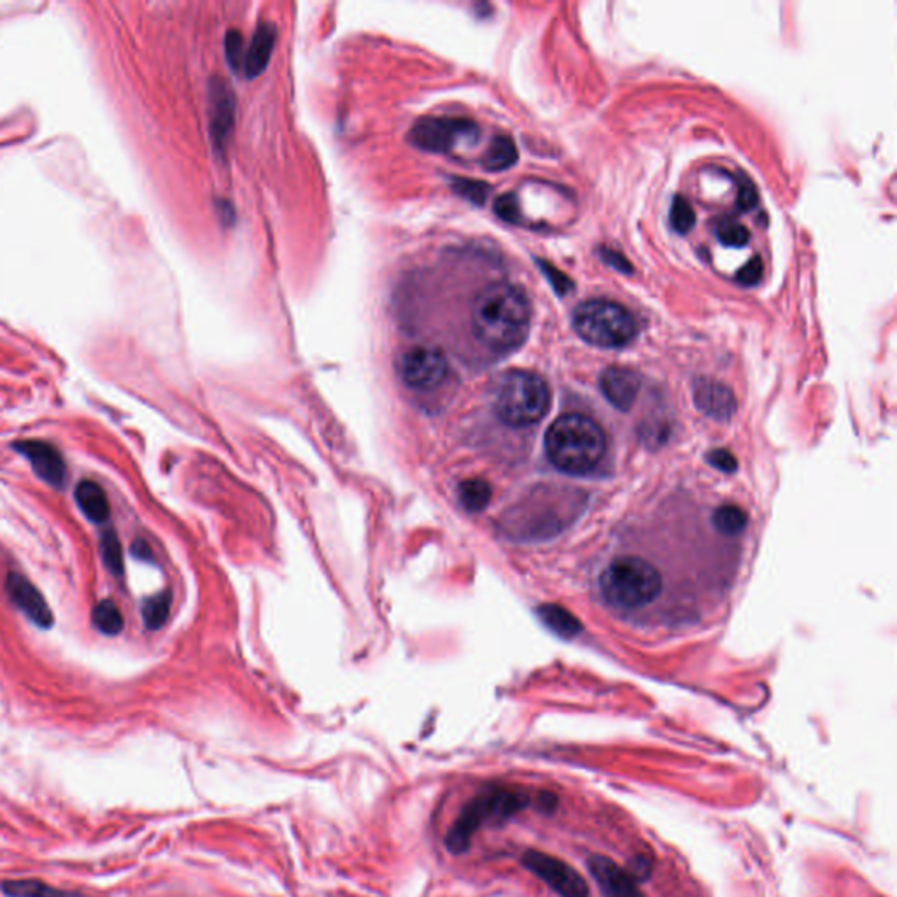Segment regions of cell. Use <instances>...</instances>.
<instances>
[{
  "label": "cell",
  "instance_id": "obj_28",
  "mask_svg": "<svg viewBox=\"0 0 897 897\" xmlns=\"http://www.w3.org/2000/svg\"><path fill=\"white\" fill-rule=\"evenodd\" d=\"M244 55H245V49H244L243 34L239 30H230L226 35V56H228V62L234 69L241 67Z\"/></svg>",
  "mask_w": 897,
  "mask_h": 897
},
{
  "label": "cell",
  "instance_id": "obj_32",
  "mask_svg": "<svg viewBox=\"0 0 897 897\" xmlns=\"http://www.w3.org/2000/svg\"><path fill=\"white\" fill-rule=\"evenodd\" d=\"M708 461L717 466L719 470L723 472H734L738 463L734 460V456L729 453V451H724V449H715L708 454Z\"/></svg>",
  "mask_w": 897,
  "mask_h": 897
},
{
  "label": "cell",
  "instance_id": "obj_3",
  "mask_svg": "<svg viewBox=\"0 0 897 897\" xmlns=\"http://www.w3.org/2000/svg\"><path fill=\"white\" fill-rule=\"evenodd\" d=\"M598 585L606 606L631 613L654 603L661 594L663 579L659 568L649 559L624 554L606 563Z\"/></svg>",
  "mask_w": 897,
  "mask_h": 897
},
{
  "label": "cell",
  "instance_id": "obj_21",
  "mask_svg": "<svg viewBox=\"0 0 897 897\" xmlns=\"http://www.w3.org/2000/svg\"><path fill=\"white\" fill-rule=\"evenodd\" d=\"M713 526L717 532L728 536L740 534L747 526V513L738 505H723L713 512Z\"/></svg>",
  "mask_w": 897,
  "mask_h": 897
},
{
  "label": "cell",
  "instance_id": "obj_22",
  "mask_svg": "<svg viewBox=\"0 0 897 897\" xmlns=\"http://www.w3.org/2000/svg\"><path fill=\"white\" fill-rule=\"evenodd\" d=\"M491 500V485L483 479L464 481L460 487V502L470 512H481Z\"/></svg>",
  "mask_w": 897,
  "mask_h": 897
},
{
  "label": "cell",
  "instance_id": "obj_20",
  "mask_svg": "<svg viewBox=\"0 0 897 897\" xmlns=\"http://www.w3.org/2000/svg\"><path fill=\"white\" fill-rule=\"evenodd\" d=\"M92 621L102 634L107 636H116L123 630V615L118 605L111 600H102L98 602L94 612H92Z\"/></svg>",
  "mask_w": 897,
  "mask_h": 897
},
{
  "label": "cell",
  "instance_id": "obj_13",
  "mask_svg": "<svg viewBox=\"0 0 897 897\" xmlns=\"http://www.w3.org/2000/svg\"><path fill=\"white\" fill-rule=\"evenodd\" d=\"M600 388L615 409L628 413L640 393V377L626 366H608L600 377Z\"/></svg>",
  "mask_w": 897,
  "mask_h": 897
},
{
  "label": "cell",
  "instance_id": "obj_2",
  "mask_svg": "<svg viewBox=\"0 0 897 897\" xmlns=\"http://www.w3.org/2000/svg\"><path fill=\"white\" fill-rule=\"evenodd\" d=\"M608 440L598 421L583 414H564L545 434L551 463L564 473L587 475L605 458Z\"/></svg>",
  "mask_w": 897,
  "mask_h": 897
},
{
  "label": "cell",
  "instance_id": "obj_10",
  "mask_svg": "<svg viewBox=\"0 0 897 897\" xmlns=\"http://www.w3.org/2000/svg\"><path fill=\"white\" fill-rule=\"evenodd\" d=\"M13 447L26 458L35 475L53 487H62L67 481V464L62 453L45 440H18Z\"/></svg>",
  "mask_w": 897,
  "mask_h": 897
},
{
  "label": "cell",
  "instance_id": "obj_24",
  "mask_svg": "<svg viewBox=\"0 0 897 897\" xmlns=\"http://www.w3.org/2000/svg\"><path fill=\"white\" fill-rule=\"evenodd\" d=\"M141 613H143L145 624H146L149 630H160L167 623V619H169V593H162V594H156L153 598H147L146 602L143 603Z\"/></svg>",
  "mask_w": 897,
  "mask_h": 897
},
{
  "label": "cell",
  "instance_id": "obj_26",
  "mask_svg": "<svg viewBox=\"0 0 897 897\" xmlns=\"http://www.w3.org/2000/svg\"><path fill=\"white\" fill-rule=\"evenodd\" d=\"M540 617L549 628H553L563 636H573L579 630L577 621L566 610L558 606H542Z\"/></svg>",
  "mask_w": 897,
  "mask_h": 897
},
{
  "label": "cell",
  "instance_id": "obj_11",
  "mask_svg": "<svg viewBox=\"0 0 897 897\" xmlns=\"http://www.w3.org/2000/svg\"><path fill=\"white\" fill-rule=\"evenodd\" d=\"M587 868L603 897H647L630 870L619 866L605 855L589 857Z\"/></svg>",
  "mask_w": 897,
  "mask_h": 897
},
{
  "label": "cell",
  "instance_id": "obj_18",
  "mask_svg": "<svg viewBox=\"0 0 897 897\" xmlns=\"http://www.w3.org/2000/svg\"><path fill=\"white\" fill-rule=\"evenodd\" d=\"M0 891L5 897H85L41 880H7L0 885Z\"/></svg>",
  "mask_w": 897,
  "mask_h": 897
},
{
  "label": "cell",
  "instance_id": "obj_5",
  "mask_svg": "<svg viewBox=\"0 0 897 897\" xmlns=\"http://www.w3.org/2000/svg\"><path fill=\"white\" fill-rule=\"evenodd\" d=\"M551 405L547 383L533 372L510 370L502 375L496 389V414L512 428H526L540 423Z\"/></svg>",
  "mask_w": 897,
  "mask_h": 897
},
{
  "label": "cell",
  "instance_id": "obj_16",
  "mask_svg": "<svg viewBox=\"0 0 897 897\" xmlns=\"http://www.w3.org/2000/svg\"><path fill=\"white\" fill-rule=\"evenodd\" d=\"M275 26L270 24L258 25L254 37L244 55V71L249 77H256L265 71L275 46Z\"/></svg>",
  "mask_w": 897,
  "mask_h": 897
},
{
  "label": "cell",
  "instance_id": "obj_4",
  "mask_svg": "<svg viewBox=\"0 0 897 897\" xmlns=\"http://www.w3.org/2000/svg\"><path fill=\"white\" fill-rule=\"evenodd\" d=\"M532 798L523 789L512 787H487L473 800L468 801L460 817L445 834V847L453 855H461L470 849L475 832L487 824H502L512 819L517 812L524 810Z\"/></svg>",
  "mask_w": 897,
  "mask_h": 897
},
{
  "label": "cell",
  "instance_id": "obj_23",
  "mask_svg": "<svg viewBox=\"0 0 897 897\" xmlns=\"http://www.w3.org/2000/svg\"><path fill=\"white\" fill-rule=\"evenodd\" d=\"M100 554H102L107 570L113 575L122 577L123 570H125L123 549L120 538L115 530H105L104 533L100 534Z\"/></svg>",
  "mask_w": 897,
  "mask_h": 897
},
{
  "label": "cell",
  "instance_id": "obj_25",
  "mask_svg": "<svg viewBox=\"0 0 897 897\" xmlns=\"http://www.w3.org/2000/svg\"><path fill=\"white\" fill-rule=\"evenodd\" d=\"M715 235L721 243L729 247H742L749 244L751 232L747 226H743L738 219L721 218L715 223Z\"/></svg>",
  "mask_w": 897,
  "mask_h": 897
},
{
  "label": "cell",
  "instance_id": "obj_15",
  "mask_svg": "<svg viewBox=\"0 0 897 897\" xmlns=\"http://www.w3.org/2000/svg\"><path fill=\"white\" fill-rule=\"evenodd\" d=\"M234 116H235V102L234 95L230 94L226 83L216 81L211 85V134L214 139V145L223 149L230 132L234 128Z\"/></svg>",
  "mask_w": 897,
  "mask_h": 897
},
{
  "label": "cell",
  "instance_id": "obj_7",
  "mask_svg": "<svg viewBox=\"0 0 897 897\" xmlns=\"http://www.w3.org/2000/svg\"><path fill=\"white\" fill-rule=\"evenodd\" d=\"M477 137V125L464 118H423L411 130L414 145L432 153L454 151L461 143L473 145Z\"/></svg>",
  "mask_w": 897,
  "mask_h": 897
},
{
  "label": "cell",
  "instance_id": "obj_31",
  "mask_svg": "<svg viewBox=\"0 0 897 897\" xmlns=\"http://www.w3.org/2000/svg\"><path fill=\"white\" fill-rule=\"evenodd\" d=\"M755 204H757V192H755L753 184L751 181H742L740 188H738V196H736L738 209L751 211L755 207Z\"/></svg>",
  "mask_w": 897,
  "mask_h": 897
},
{
  "label": "cell",
  "instance_id": "obj_8",
  "mask_svg": "<svg viewBox=\"0 0 897 897\" xmlns=\"http://www.w3.org/2000/svg\"><path fill=\"white\" fill-rule=\"evenodd\" d=\"M449 364L445 354L432 345H414L398 358L400 379L409 388L419 391L435 389L445 381Z\"/></svg>",
  "mask_w": 897,
  "mask_h": 897
},
{
  "label": "cell",
  "instance_id": "obj_19",
  "mask_svg": "<svg viewBox=\"0 0 897 897\" xmlns=\"http://www.w3.org/2000/svg\"><path fill=\"white\" fill-rule=\"evenodd\" d=\"M515 162H517V147L510 137L498 135L487 147L483 165L487 170L496 172V170L509 169Z\"/></svg>",
  "mask_w": 897,
  "mask_h": 897
},
{
  "label": "cell",
  "instance_id": "obj_9",
  "mask_svg": "<svg viewBox=\"0 0 897 897\" xmlns=\"http://www.w3.org/2000/svg\"><path fill=\"white\" fill-rule=\"evenodd\" d=\"M523 864L559 897H589V887L583 874L554 855L540 850H526Z\"/></svg>",
  "mask_w": 897,
  "mask_h": 897
},
{
  "label": "cell",
  "instance_id": "obj_1",
  "mask_svg": "<svg viewBox=\"0 0 897 897\" xmlns=\"http://www.w3.org/2000/svg\"><path fill=\"white\" fill-rule=\"evenodd\" d=\"M472 334L493 353H510L524 344L532 324V305L510 283L487 284L472 302Z\"/></svg>",
  "mask_w": 897,
  "mask_h": 897
},
{
  "label": "cell",
  "instance_id": "obj_17",
  "mask_svg": "<svg viewBox=\"0 0 897 897\" xmlns=\"http://www.w3.org/2000/svg\"><path fill=\"white\" fill-rule=\"evenodd\" d=\"M75 503L81 512L95 524L107 523L111 517V505L105 491L94 481H81L75 491Z\"/></svg>",
  "mask_w": 897,
  "mask_h": 897
},
{
  "label": "cell",
  "instance_id": "obj_29",
  "mask_svg": "<svg viewBox=\"0 0 897 897\" xmlns=\"http://www.w3.org/2000/svg\"><path fill=\"white\" fill-rule=\"evenodd\" d=\"M764 274V264L759 256H753L751 262H747L743 267L738 270L736 281L743 286H755Z\"/></svg>",
  "mask_w": 897,
  "mask_h": 897
},
{
  "label": "cell",
  "instance_id": "obj_14",
  "mask_svg": "<svg viewBox=\"0 0 897 897\" xmlns=\"http://www.w3.org/2000/svg\"><path fill=\"white\" fill-rule=\"evenodd\" d=\"M694 400L700 411L721 421H726L736 411L733 391L726 384L713 379H700L696 383Z\"/></svg>",
  "mask_w": 897,
  "mask_h": 897
},
{
  "label": "cell",
  "instance_id": "obj_27",
  "mask_svg": "<svg viewBox=\"0 0 897 897\" xmlns=\"http://www.w3.org/2000/svg\"><path fill=\"white\" fill-rule=\"evenodd\" d=\"M670 221H672L673 230L679 232V234H687V232H691L694 228L696 213H694L693 205L683 196H675L673 198L672 211H670Z\"/></svg>",
  "mask_w": 897,
  "mask_h": 897
},
{
  "label": "cell",
  "instance_id": "obj_33",
  "mask_svg": "<svg viewBox=\"0 0 897 897\" xmlns=\"http://www.w3.org/2000/svg\"><path fill=\"white\" fill-rule=\"evenodd\" d=\"M534 801H536L538 810H540L542 813H547V815H551V813L558 808V796H556V794H553V792H547V791L540 792Z\"/></svg>",
  "mask_w": 897,
  "mask_h": 897
},
{
  "label": "cell",
  "instance_id": "obj_30",
  "mask_svg": "<svg viewBox=\"0 0 897 897\" xmlns=\"http://www.w3.org/2000/svg\"><path fill=\"white\" fill-rule=\"evenodd\" d=\"M496 214L500 218L505 219V221H512L515 223L519 219V205H517V200L513 194H503L496 200Z\"/></svg>",
  "mask_w": 897,
  "mask_h": 897
},
{
  "label": "cell",
  "instance_id": "obj_35",
  "mask_svg": "<svg viewBox=\"0 0 897 897\" xmlns=\"http://www.w3.org/2000/svg\"><path fill=\"white\" fill-rule=\"evenodd\" d=\"M132 554H134L135 558L145 559V561H151V559H153V556H151L153 553H151V549H149V545H147L145 540H137V542L132 545Z\"/></svg>",
  "mask_w": 897,
  "mask_h": 897
},
{
  "label": "cell",
  "instance_id": "obj_6",
  "mask_svg": "<svg viewBox=\"0 0 897 897\" xmlns=\"http://www.w3.org/2000/svg\"><path fill=\"white\" fill-rule=\"evenodd\" d=\"M573 328L591 345L605 349L628 345L638 332L633 315L621 304L603 298L581 304L573 314Z\"/></svg>",
  "mask_w": 897,
  "mask_h": 897
},
{
  "label": "cell",
  "instance_id": "obj_34",
  "mask_svg": "<svg viewBox=\"0 0 897 897\" xmlns=\"http://www.w3.org/2000/svg\"><path fill=\"white\" fill-rule=\"evenodd\" d=\"M628 870H630L633 876H634L638 882H642V880L649 878V876H651V872H653V870H651V864L647 862V859H645V857H634V859L631 861L630 868H628Z\"/></svg>",
  "mask_w": 897,
  "mask_h": 897
},
{
  "label": "cell",
  "instance_id": "obj_12",
  "mask_svg": "<svg viewBox=\"0 0 897 897\" xmlns=\"http://www.w3.org/2000/svg\"><path fill=\"white\" fill-rule=\"evenodd\" d=\"M5 591L11 602L39 628L48 630L53 626V612L41 591L18 572H11L5 581Z\"/></svg>",
  "mask_w": 897,
  "mask_h": 897
}]
</instances>
